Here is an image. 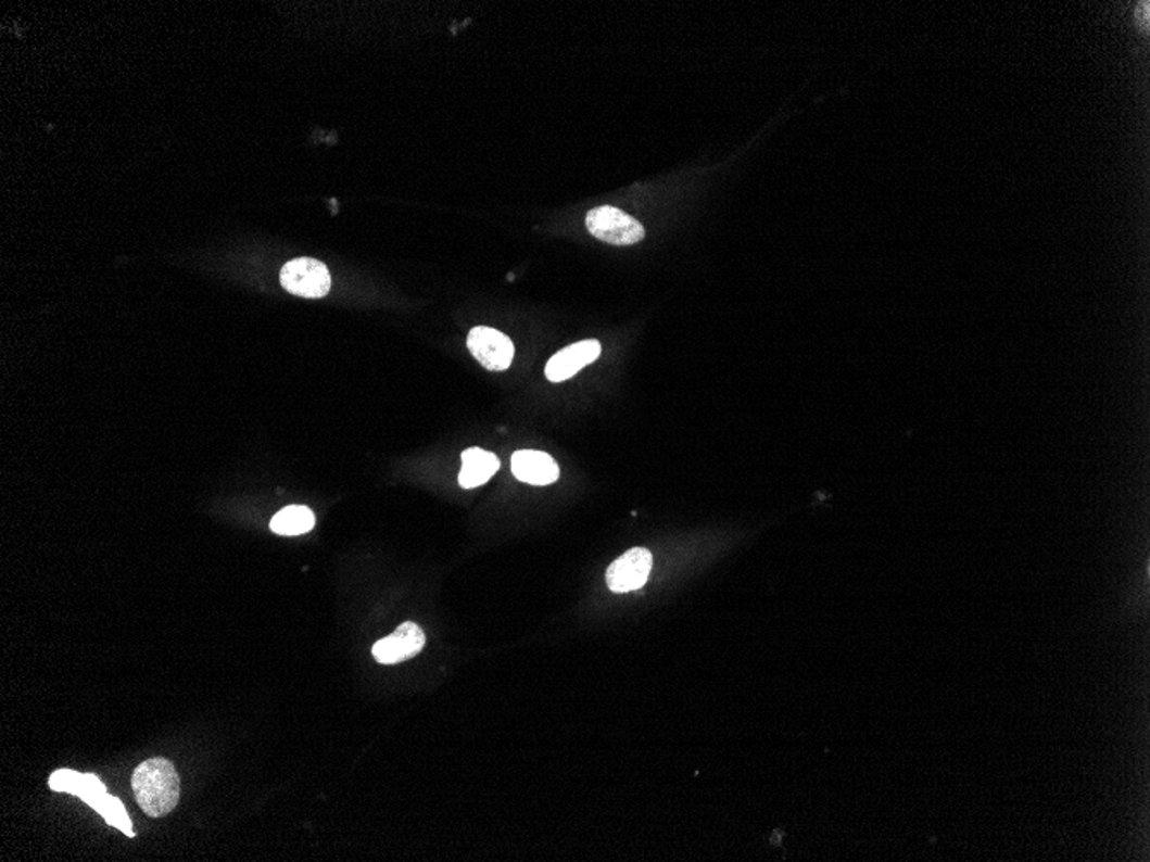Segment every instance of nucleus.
Returning a JSON list of instances; mask_svg holds the SVG:
<instances>
[{
  "label": "nucleus",
  "mask_w": 1150,
  "mask_h": 862,
  "mask_svg": "<svg viewBox=\"0 0 1150 862\" xmlns=\"http://www.w3.org/2000/svg\"><path fill=\"white\" fill-rule=\"evenodd\" d=\"M586 228L596 240L619 246L640 243L646 234L640 220L610 205L587 212Z\"/></svg>",
  "instance_id": "2"
},
{
  "label": "nucleus",
  "mask_w": 1150,
  "mask_h": 862,
  "mask_svg": "<svg viewBox=\"0 0 1150 862\" xmlns=\"http://www.w3.org/2000/svg\"><path fill=\"white\" fill-rule=\"evenodd\" d=\"M85 775L73 772V770H58L49 778V785L55 793H67L79 797L84 788Z\"/></svg>",
  "instance_id": "12"
},
{
  "label": "nucleus",
  "mask_w": 1150,
  "mask_h": 862,
  "mask_svg": "<svg viewBox=\"0 0 1150 862\" xmlns=\"http://www.w3.org/2000/svg\"><path fill=\"white\" fill-rule=\"evenodd\" d=\"M131 787L138 804L150 817L169 814L179 802V776L167 759H149L135 770Z\"/></svg>",
  "instance_id": "1"
},
{
  "label": "nucleus",
  "mask_w": 1150,
  "mask_h": 862,
  "mask_svg": "<svg viewBox=\"0 0 1150 862\" xmlns=\"http://www.w3.org/2000/svg\"><path fill=\"white\" fill-rule=\"evenodd\" d=\"M426 646V635L416 623L400 625L393 634L381 638L372 647V656L381 664H396L419 655Z\"/></svg>",
  "instance_id": "6"
},
{
  "label": "nucleus",
  "mask_w": 1150,
  "mask_h": 862,
  "mask_svg": "<svg viewBox=\"0 0 1150 862\" xmlns=\"http://www.w3.org/2000/svg\"><path fill=\"white\" fill-rule=\"evenodd\" d=\"M653 568V556L644 547L629 549L625 555L608 567L607 584L617 594L632 593L648 582Z\"/></svg>",
  "instance_id": "5"
},
{
  "label": "nucleus",
  "mask_w": 1150,
  "mask_h": 862,
  "mask_svg": "<svg viewBox=\"0 0 1150 862\" xmlns=\"http://www.w3.org/2000/svg\"><path fill=\"white\" fill-rule=\"evenodd\" d=\"M281 287L302 299H323L331 290V274L323 262L300 257L288 262L279 274Z\"/></svg>",
  "instance_id": "3"
},
{
  "label": "nucleus",
  "mask_w": 1150,
  "mask_h": 862,
  "mask_svg": "<svg viewBox=\"0 0 1150 862\" xmlns=\"http://www.w3.org/2000/svg\"><path fill=\"white\" fill-rule=\"evenodd\" d=\"M1142 11V16H1138L1137 14L1138 25L1142 22L1143 28H1147V25H1149V2H1143Z\"/></svg>",
  "instance_id": "13"
},
{
  "label": "nucleus",
  "mask_w": 1150,
  "mask_h": 862,
  "mask_svg": "<svg viewBox=\"0 0 1150 862\" xmlns=\"http://www.w3.org/2000/svg\"><path fill=\"white\" fill-rule=\"evenodd\" d=\"M511 472L520 482L531 485H548L558 481L560 469L548 453L520 449L511 456Z\"/></svg>",
  "instance_id": "8"
},
{
  "label": "nucleus",
  "mask_w": 1150,
  "mask_h": 862,
  "mask_svg": "<svg viewBox=\"0 0 1150 862\" xmlns=\"http://www.w3.org/2000/svg\"><path fill=\"white\" fill-rule=\"evenodd\" d=\"M316 525V515L307 506H287L270 520V529L279 535L307 534Z\"/></svg>",
  "instance_id": "10"
},
{
  "label": "nucleus",
  "mask_w": 1150,
  "mask_h": 862,
  "mask_svg": "<svg viewBox=\"0 0 1150 862\" xmlns=\"http://www.w3.org/2000/svg\"><path fill=\"white\" fill-rule=\"evenodd\" d=\"M467 348L472 357L491 372L507 370L516 355L510 338L486 326H478L467 337Z\"/></svg>",
  "instance_id": "4"
},
{
  "label": "nucleus",
  "mask_w": 1150,
  "mask_h": 862,
  "mask_svg": "<svg viewBox=\"0 0 1150 862\" xmlns=\"http://www.w3.org/2000/svg\"><path fill=\"white\" fill-rule=\"evenodd\" d=\"M498 456L481 448H469L462 453V470L458 473V484L464 490H472L479 485L486 484L494 473L498 472Z\"/></svg>",
  "instance_id": "9"
},
{
  "label": "nucleus",
  "mask_w": 1150,
  "mask_h": 862,
  "mask_svg": "<svg viewBox=\"0 0 1150 862\" xmlns=\"http://www.w3.org/2000/svg\"><path fill=\"white\" fill-rule=\"evenodd\" d=\"M97 813L108 821L109 825L119 829L123 834L128 837H135L134 826H131V820H129L128 813H126L125 806L121 804V800L113 796H104L97 802Z\"/></svg>",
  "instance_id": "11"
},
{
  "label": "nucleus",
  "mask_w": 1150,
  "mask_h": 862,
  "mask_svg": "<svg viewBox=\"0 0 1150 862\" xmlns=\"http://www.w3.org/2000/svg\"><path fill=\"white\" fill-rule=\"evenodd\" d=\"M599 355H602V344H599L598 340L579 341V343L570 344L567 348L555 353L549 358L548 364H546L544 373H546L548 381H567V379L573 378L579 370L593 364Z\"/></svg>",
  "instance_id": "7"
}]
</instances>
